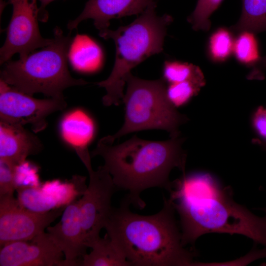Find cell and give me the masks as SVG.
<instances>
[{"label": "cell", "mask_w": 266, "mask_h": 266, "mask_svg": "<svg viewBox=\"0 0 266 266\" xmlns=\"http://www.w3.org/2000/svg\"><path fill=\"white\" fill-rule=\"evenodd\" d=\"M171 201L179 217L182 243L194 245L209 233L246 236L266 247V215L259 217L233 198L232 189L224 187L207 173H185L171 183Z\"/></svg>", "instance_id": "obj_1"}, {"label": "cell", "mask_w": 266, "mask_h": 266, "mask_svg": "<svg viewBox=\"0 0 266 266\" xmlns=\"http://www.w3.org/2000/svg\"><path fill=\"white\" fill-rule=\"evenodd\" d=\"M162 209L151 215L132 212L126 197L113 208L104 228L106 234L132 266H199L197 252L182 243L179 223L171 201L165 197Z\"/></svg>", "instance_id": "obj_2"}, {"label": "cell", "mask_w": 266, "mask_h": 266, "mask_svg": "<svg viewBox=\"0 0 266 266\" xmlns=\"http://www.w3.org/2000/svg\"><path fill=\"white\" fill-rule=\"evenodd\" d=\"M183 138L170 137L166 141H151L136 135L119 144L107 136L100 139L91 157L100 156L104 167L112 177L117 190L128 192L131 204L143 209L146 206L140 195L152 187L169 191L170 171L178 168L185 173L186 154L182 149Z\"/></svg>", "instance_id": "obj_3"}, {"label": "cell", "mask_w": 266, "mask_h": 266, "mask_svg": "<svg viewBox=\"0 0 266 266\" xmlns=\"http://www.w3.org/2000/svg\"><path fill=\"white\" fill-rule=\"evenodd\" d=\"M157 4L149 6L131 24L115 30L100 31V36L114 41L115 59L112 70L104 80L96 83L105 89L102 99L105 106L118 105L123 101L124 88L131 70L152 55L163 50L167 26L172 17L167 14H157Z\"/></svg>", "instance_id": "obj_4"}, {"label": "cell", "mask_w": 266, "mask_h": 266, "mask_svg": "<svg viewBox=\"0 0 266 266\" xmlns=\"http://www.w3.org/2000/svg\"><path fill=\"white\" fill-rule=\"evenodd\" d=\"M72 39L58 27L52 42L17 61L9 60L0 71V79L10 86L33 96L41 93L49 98L62 97L66 88L88 84L70 75L67 57Z\"/></svg>", "instance_id": "obj_5"}, {"label": "cell", "mask_w": 266, "mask_h": 266, "mask_svg": "<svg viewBox=\"0 0 266 266\" xmlns=\"http://www.w3.org/2000/svg\"><path fill=\"white\" fill-rule=\"evenodd\" d=\"M166 82L163 78L147 80L129 74L122 101L124 123L116 133L107 135L111 141L145 130H164L169 133L170 137L180 135L179 128L188 118L178 112L168 100Z\"/></svg>", "instance_id": "obj_6"}, {"label": "cell", "mask_w": 266, "mask_h": 266, "mask_svg": "<svg viewBox=\"0 0 266 266\" xmlns=\"http://www.w3.org/2000/svg\"><path fill=\"white\" fill-rule=\"evenodd\" d=\"M66 106L64 97L44 99L34 98L0 81V121L24 126L30 125L32 131L44 130L47 117Z\"/></svg>", "instance_id": "obj_7"}, {"label": "cell", "mask_w": 266, "mask_h": 266, "mask_svg": "<svg viewBox=\"0 0 266 266\" xmlns=\"http://www.w3.org/2000/svg\"><path fill=\"white\" fill-rule=\"evenodd\" d=\"M7 3L12 5L13 12L5 42L0 50V65L16 53L22 58L52 41V38H45L40 33L37 0H9Z\"/></svg>", "instance_id": "obj_8"}, {"label": "cell", "mask_w": 266, "mask_h": 266, "mask_svg": "<svg viewBox=\"0 0 266 266\" xmlns=\"http://www.w3.org/2000/svg\"><path fill=\"white\" fill-rule=\"evenodd\" d=\"M88 186L78 200L85 243L88 248L100 236V233L113 209L111 199L117 191L112 178L103 166L97 170L87 169Z\"/></svg>", "instance_id": "obj_9"}, {"label": "cell", "mask_w": 266, "mask_h": 266, "mask_svg": "<svg viewBox=\"0 0 266 266\" xmlns=\"http://www.w3.org/2000/svg\"><path fill=\"white\" fill-rule=\"evenodd\" d=\"M65 207L38 212L23 206L13 195L0 196V246L30 240L44 232L62 214Z\"/></svg>", "instance_id": "obj_10"}, {"label": "cell", "mask_w": 266, "mask_h": 266, "mask_svg": "<svg viewBox=\"0 0 266 266\" xmlns=\"http://www.w3.org/2000/svg\"><path fill=\"white\" fill-rule=\"evenodd\" d=\"M63 255L48 233L43 232L30 240L0 247V266H66Z\"/></svg>", "instance_id": "obj_11"}, {"label": "cell", "mask_w": 266, "mask_h": 266, "mask_svg": "<svg viewBox=\"0 0 266 266\" xmlns=\"http://www.w3.org/2000/svg\"><path fill=\"white\" fill-rule=\"evenodd\" d=\"M47 233L65 257L66 266H79L87 254L78 200L65 207L60 221L47 228Z\"/></svg>", "instance_id": "obj_12"}, {"label": "cell", "mask_w": 266, "mask_h": 266, "mask_svg": "<svg viewBox=\"0 0 266 266\" xmlns=\"http://www.w3.org/2000/svg\"><path fill=\"white\" fill-rule=\"evenodd\" d=\"M156 0H88L80 14L67 24L71 31L84 20L91 19L100 31L108 29L110 21L143 13L149 6L157 4Z\"/></svg>", "instance_id": "obj_13"}, {"label": "cell", "mask_w": 266, "mask_h": 266, "mask_svg": "<svg viewBox=\"0 0 266 266\" xmlns=\"http://www.w3.org/2000/svg\"><path fill=\"white\" fill-rule=\"evenodd\" d=\"M42 148L37 136L23 126L0 121V160L19 166Z\"/></svg>", "instance_id": "obj_14"}, {"label": "cell", "mask_w": 266, "mask_h": 266, "mask_svg": "<svg viewBox=\"0 0 266 266\" xmlns=\"http://www.w3.org/2000/svg\"><path fill=\"white\" fill-rule=\"evenodd\" d=\"M64 140L75 151L88 148L95 133V124L92 118L81 109L66 114L60 125Z\"/></svg>", "instance_id": "obj_15"}, {"label": "cell", "mask_w": 266, "mask_h": 266, "mask_svg": "<svg viewBox=\"0 0 266 266\" xmlns=\"http://www.w3.org/2000/svg\"><path fill=\"white\" fill-rule=\"evenodd\" d=\"M92 251L80 261L81 266H132L124 255L106 233L90 246Z\"/></svg>", "instance_id": "obj_16"}, {"label": "cell", "mask_w": 266, "mask_h": 266, "mask_svg": "<svg viewBox=\"0 0 266 266\" xmlns=\"http://www.w3.org/2000/svg\"><path fill=\"white\" fill-rule=\"evenodd\" d=\"M69 57L72 66L77 70L94 71L100 68L102 59L99 45L87 36L79 35L71 44Z\"/></svg>", "instance_id": "obj_17"}, {"label": "cell", "mask_w": 266, "mask_h": 266, "mask_svg": "<svg viewBox=\"0 0 266 266\" xmlns=\"http://www.w3.org/2000/svg\"><path fill=\"white\" fill-rule=\"evenodd\" d=\"M233 29L253 33L266 30V0H242L241 15Z\"/></svg>", "instance_id": "obj_18"}, {"label": "cell", "mask_w": 266, "mask_h": 266, "mask_svg": "<svg viewBox=\"0 0 266 266\" xmlns=\"http://www.w3.org/2000/svg\"><path fill=\"white\" fill-rule=\"evenodd\" d=\"M17 200L24 207L38 212H44L60 207L59 201L40 189L29 185H19L16 188Z\"/></svg>", "instance_id": "obj_19"}, {"label": "cell", "mask_w": 266, "mask_h": 266, "mask_svg": "<svg viewBox=\"0 0 266 266\" xmlns=\"http://www.w3.org/2000/svg\"><path fill=\"white\" fill-rule=\"evenodd\" d=\"M162 78L168 84L193 81L205 84L204 77L198 66L179 61L165 62Z\"/></svg>", "instance_id": "obj_20"}, {"label": "cell", "mask_w": 266, "mask_h": 266, "mask_svg": "<svg viewBox=\"0 0 266 266\" xmlns=\"http://www.w3.org/2000/svg\"><path fill=\"white\" fill-rule=\"evenodd\" d=\"M253 33L243 32L234 42L233 50L236 58L245 64H251L259 59L257 43Z\"/></svg>", "instance_id": "obj_21"}, {"label": "cell", "mask_w": 266, "mask_h": 266, "mask_svg": "<svg viewBox=\"0 0 266 266\" xmlns=\"http://www.w3.org/2000/svg\"><path fill=\"white\" fill-rule=\"evenodd\" d=\"M204 85L193 81L168 84L166 87V95L172 105L178 107L186 103Z\"/></svg>", "instance_id": "obj_22"}, {"label": "cell", "mask_w": 266, "mask_h": 266, "mask_svg": "<svg viewBox=\"0 0 266 266\" xmlns=\"http://www.w3.org/2000/svg\"><path fill=\"white\" fill-rule=\"evenodd\" d=\"M223 0H198L196 7L188 18L194 30L207 31L210 27L209 17Z\"/></svg>", "instance_id": "obj_23"}, {"label": "cell", "mask_w": 266, "mask_h": 266, "mask_svg": "<svg viewBox=\"0 0 266 266\" xmlns=\"http://www.w3.org/2000/svg\"><path fill=\"white\" fill-rule=\"evenodd\" d=\"M234 42L231 33L227 30L220 29L210 37L209 49L212 58L218 61H224L233 50Z\"/></svg>", "instance_id": "obj_24"}, {"label": "cell", "mask_w": 266, "mask_h": 266, "mask_svg": "<svg viewBox=\"0 0 266 266\" xmlns=\"http://www.w3.org/2000/svg\"><path fill=\"white\" fill-rule=\"evenodd\" d=\"M17 166L0 160V196L13 195L16 190Z\"/></svg>", "instance_id": "obj_25"}, {"label": "cell", "mask_w": 266, "mask_h": 266, "mask_svg": "<svg viewBox=\"0 0 266 266\" xmlns=\"http://www.w3.org/2000/svg\"><path fill=\"white\" fill-rule=\"evenodd\" d=\"M253 125L258 134L266 140V109L259 106L253 118Z\"/></svg>", "instance_id": "obj_26"}, {"label": "cell", "mask_w": 266, "mask_h": 266, "mask_svg": "<svg viewBox=\"0 0 266 266\" xmlns=\"http://www.w3.org/2000/svg\"><path fill=\"white\" fill-rule=\"evenodd\" d=\"M55 0H40V5L39 7V21L46 22L48 18V14L45 10L46 7Z\"/></svg>", "instance_id": "obj_27"}, {"label": "cell", "mask_w": 266, "mask_h": 266, "mask_svg": "<svg viewBox=\"0 0 266 266\" xmlns=\"http://www.w3.org/2000/svg\"><path fill=\"white\" fill-rule=\"evenodd\" d=\"M260 63L264 67H266V56L261 59Z\"/></svg>", "instance_id": "obj_28"}, {"label": "cell", "mask_w": 266, "mask_h": 266, "mask_svg": "<svg viewBox=\"0 0 266 266\" xmlns=\"http://www.w3.org/2000/svg\"><path fill=\"white\" fill-rule=\"evenodd\" d=\"M261 209L263 210L266 214V207H265L263 209Z\"/></svg>", "instance_id": "obj_29"}]
</instances>
